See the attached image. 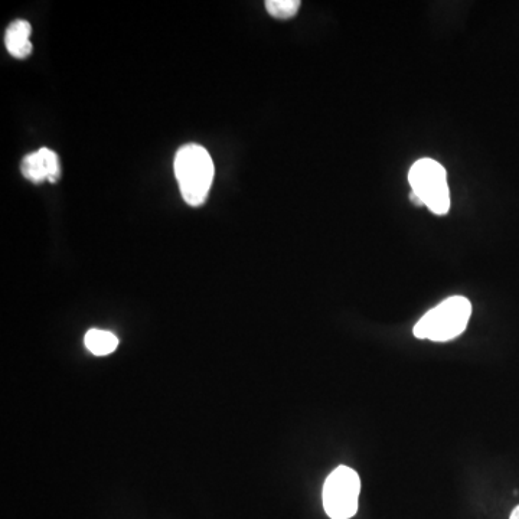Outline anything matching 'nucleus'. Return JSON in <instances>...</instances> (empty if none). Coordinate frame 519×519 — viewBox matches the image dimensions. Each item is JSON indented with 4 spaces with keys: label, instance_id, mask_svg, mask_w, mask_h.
<instances>
[{
    "label": "nucleus",
    "instance_id": "nucleus-2",
    "mask_svg": "<svg viewBox=\"0 0 519 519\" xmlns=\"http://www.w3.org/2000/svg\"><path fill=\"white\" fill-rule=\"evenodd\" d=\"M472 305L463 296H452L429 310L414 326V336L433 342H447L458 338L468 326Z\"/></svg>",
    "mask_w": 519,
    "mask_h": 519
},
{
    "label": "nucleus",
    "instance_id": "nucleus-4",
    "mask_svg": "<svg viewBox=\"0 0 519 519\" xmlns=\"http://www.w3.org/2000/svg\"><path fill=\"white\" fill-rule=\"evenodd\" d=\"M361 479L354 469L339 466L323 485V508L332 519H349L358 512Z\"/></svg>",
    "mask_w": 519,
    "mask_h": 519
},
{
    "label": "nucleus",
    "instance_id": "nucleus-9",
    "mask_svg": "<svg viewBox=\"0 0 519 519\" xmlns=\"http://www.w3.org/2000/svg\"><path fill=\"white\" fill-rule=\"evenodd\" d=\"M509 519H519V507L515 508L514 511H512L511 518Z\"/></svg>",
    "mask_w": 519,
    "mask_h": 519
},
{
    "label": "nucleus",
    "instance_id": "nucleus-3",
    "mask_svg": "<svg viewBox=\"0 0 519 519\" xmlns=\"http://www.w3.org/2000/svg\"><path fill=\"white\" fill-rule=\"evenodd\" d=\"M411 194L419 198L433 214L445 215L450 210V192L446 169L433 159H420L408 173Z\"/></svg>",
    "mask_w": 519,
    "mask_h": 519
},
{
    "label": "nucleus",
    "instance_id": "nucleus-5",
    "mask_svg": "<svg viewBox=\"0 0 519 519\" xmlns=\"http://www.w3.org/2000/svg\"><path fill=\"white\" fill-rule=\"evenodd\" d=\"M22 175L34 184L57 182L61 176L60 159L54 150L42 148L25 156L21 165Z\"/></svg>",
    "mask_w": 519,
    "mask_h": 519
},
{
    "label": "nucleus",
    "instance_id": "nucleus-1",
    "mask_svg": "<svg viewBox=\"0 0 519 519\" xmlns=\"http://www.w3.org/2000/svg\"><path fill=\"white\" fill-rule=\"evenodd\" d=\"M175 175L186 204L191 207L204 205L215 175L208 150L197 143L182 146L175 156Z\"/></svg>",
    "mask_w": 519,
    "mask_h": 519
},
{
    "label": "nucleus",
    "instance_id": "nucleus-8",
    "mask_svg": "<svg viewBox=\"0 0 519 519\" xmlns=\"http://www.w3.org/2000/svg\"><path fill=\"white\" fill-rule=\"evenodd\" d=\"M299 0H267L266 9L273 18L290 19L299 12Z\"/></svg>",
    "mask_w": 519,
    "mask_h": 519
},
{
    "label": "nucleus",
    "instance_id": "nucleus-6",
    "mask_svg": "<svg viewBox=\"0 0 519 519\" xmlns=\"http://www.w3.org/2000/svg\"><path fill=\"white\" fill-rule=\"evenodd\" d=\"M32 26L24 19L13 21L6 29L5 45L6 50L13 58L25 60L32 54L31 42Z\"/></svg>",
    "mask_w": 519,
    "mask_h": 519
},
{
    "label": "nucleus",
    "instance_id": "nucleus-7",
    "mask_svg": "<svg viewBox=\"0 0 519 519\" xmlns=\"http://www.w3.org/2000/svg\"><path fill=\"white\" fill-rule=\"evenodd\" d=\"M88 351L97 357L112 354L119 346L117 336L109 331H101V329H90L84 338Z\"/></svg>",
    "mask_w": 519,
    "mask_h": 519
}]
</instances>
